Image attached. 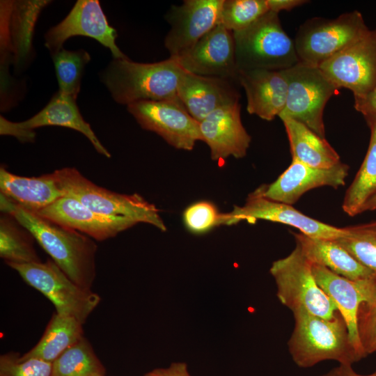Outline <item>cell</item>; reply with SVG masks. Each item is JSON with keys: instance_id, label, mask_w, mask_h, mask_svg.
<instances>
[{"instance_id": "39", "label": "cell", "mask_w": 376, "mask_h": 376, "mask_svg": "<svg viewBox=\"0 0 376 376\" xmlns=\"http://www.w3.org/2000/svg\"><path fill=\"white\" fill-rule=\"evenodd\" d=\"M270 11L279 13L282 10H290L308 2L305 0H267Z\"/></svg>"}, {"instance_id": "1", "label": "cell", "mask_w": 376, "mask_h": 376, "mask_svg": "<svg viewBox=\"0 0 376 376\" xmlns=\"http://www.w3.org/2000/svg\"><path fill=\"white\" fill-rule=\"evenodd\" d=\"M1 212L13 215L75 283L91 289L97 245L91 237L28 211L0 194Z\"/></svg>"}, {"instance_id": "14", "label": "cell", "mask_w": 376, "mask_h": 376, "mask_svg": "<svg viewBox=\"0 0 376 376\" xmlns=\"http://www.w3.org/2000/svg\"><path fill=\"white\" fill-rule=\"evenodd\" d=\"M45 126H61L77 130L90 141L97 152L108 158L111 157L90 124L82 117L76 100L58 91L40 111L26 120L14 123L2 116L0 117V134L13 136L22 142L34 141L33 130Z\"/></svg>"}, {"instance_id": "8", "label": "cell", "mask_w": 376, "mask_h": 376, "mask_svg": "<svg viewBox=\"0 0 376 376\" xmlns=\"http://www.w3.org/2000/svg\"><path fill=\"white\" fill-rule=\"evenodd\" d=\"M7 265L29 285L50 300L56 313L84 324L100 301L99 295L72 281L53 261Z\"/></svg>"}, {"instance_id": "21", "label": "cell", "mask_w": 376, "mask_h": 376, "mask_svg": "<svg viewBox=\"0 0 376 376\" xmlns=\"http://www.w3.org/2000/svg\"><path fill=\"white\" fill-rule=\"evenodd\" d=\"M237 81L245 91L249 113L267 121L280 116L288 95L284 70H238Z\"/></svg>"}, {"instance_id": "11", "label": "cell", "mask_w": 376, "mask_h": 376, "mask_svg": "<svg viewBox=\"0 0 376 376\" xmlns=\"http://www.w3.org/2000/svg\"><path fill=\"white\" fill-rule=\"evenodd\" d=\"M127 109L142 128L155 132L175 148L191 150L196 141H203L199 122L180 100L139 101Z\"/></svg>"}, {"instance_id": "40", "label": "cell", "mask_w": 376, "mask_h": 376, "mask_svg": "<svg viewBox=\"0 0 376 376\" xmlns=\"http://www.w3.org/2000/svg\"><path fill=\"white\" fill-rule=\"evenodd\" d=\"M336 368L338 376H376V370L369 375H361L354 370L352 365L339 364Z\"/></svg>"}, {"instance_id": "23", "label": "cell", "mask_w": 376, "mask_h": 376, "mask_svg": "<svg viewBox=\"0 0 376 376\" xmlns=\"http://www.w3.org/2000/svg\"><path fill=\"white\" fill-rule=\"evenodd\" d=\"M0 190L1 194L15 204L34 213L65 195L53 173L38 177H24L9 172L2 166Z\"/></svg>"}, {"instance_id": "37", "label": "cell", "mask_w": 376, "mask_h": 376, "mask_svg": "<svg viewBox=\"0 0 376 376\" xmlns=\"http://www.w3.org/2000/svg\"><path fill=\"white\" fill-rule=\"evenodd\" d=\"M144 376H191L184 362H175L167 368H156Z\"/></svg>"}, {"instance_id": "22", "label": "cell", "mask_w": 376, "mask_h": 376, "mask_svg": "<svg viewBox=\"0 0 376 376\" xmlns=\"http://www.w3.org/2000/svg\"><path fill=\"white\" fill-rule=\"evenodd\" d=\"M311 268L318 285L335 304L345 322L352 344L361 357H366L357 327L358 311L363 301L359 281L345 278L317 264H311Z\"/></svg>"}, {"instance_id": "42", "label": "cell", "mask_w": 376, "mask_h": 376, "mask_svg": "<svg viewBox=\"0 0 376 376\" xmlns=\"http://www.w3.org/2000/svg\"><path fill=\"white\" fill-rule=\"evenodd\" d=\"M320 376H338L337 373L336 368H333L330 371L327 372V373H324Z\"/></svg>"}, {"instance_id": "2", "label": "cell", "mask_w": 376, "mask_h": 376, "mask_svg": "<svg viewBox=\"0 0 376 376\" xmlns=\"http://www.w3.org/2000/svg\"><path fill=\"white\" fill-rule=\"evenodd\" d=\"M292 314L294 328L288 347L292 361L299 368H311L327 360L352 366L363 359L352 344L338 311L331 319L304 310Z\"/></svg>"}, {"instance_id": "19", "label": "cell", "mask_w": 376, "mask_h": 376, "mask_svg": "<svg viewBox=\"0 0 376 376\" xmlns=\"http://www.w3.org/2000/svg\"><path fill=\"white\" fill-rule=\"evenodd\" d=\"M240 110V102L224 106L199 123L203 141L208 146L212 160L230 156L240 159L246 155L251 137L242 123Z\"/></svg>"}, {"instance_id": "20", "label": "cell", "mask_w": 376, "mask_h": 376, "mask_svg": "<svg viewBox=\"0 0 376 376\" xmlns=\"http://www.w3.org/2000/svg\"><path fill=\"white\" fill-rule=\"evenodd\" d=\"M36 214L99 241L113 237L136 224L132 221L113 219L97 214L67 194Z\"/></svg>"}, {"instance_id": "3", "label": "cell", "mask_w": 376, "mask_h": 376, "mask_svg": "<svg viewBox=\"0 0 376 376\" xmlns=\"http://www.w3.org/2000/svg\"><path fill=\"white\" fill-rule=\"evenodd\" d=\"M184 69L169 58L155 63H138L113 58L100 74L112 98L120 104L139 101L179 100L178 87Z\"/></svg>"}, {"instance_id": "30", "label": "cell", "mask_w": 376, "mask_h": 376, "mask_svg": "<svg viewBox=\"0 0 376 376\" xmlns=\"http://www.w3.org/2000/svg\"><path fill=\"white\" fill-rule=\"evenodd\" d=\"M49 1H13L17 15L13 22V62L19 65L26 61L31 49V39L36 22L43 7Z\"/></svg>"}, {"instance_id": "36", "label": "cell", "mask_w": 376, "mask_h": 376, "mask_svg": "<svg viewBox=\"0 0 376 376\" xmlns=\"http://www.w3.org/2000/svg\"><path fill=\"white\" fill-rule=\"evenodd\" d=\"M52 363L30 358L23 359L15 353L0 357V376H52Z\"/></svg>"}, {"instance_id": "25", "label": "cell", "mask_w": 376, "mask_h": 376, "mask_svg": "<svg viewBox=\"0 0 376 376\" xmlns=\"http://www.w3.org/2000/svg\"><path fill=\"white\" fill-rule=\"evenodd\" d=\"M293 161L320 169L330 168L340 162L338 153L307 126L290 118H282Z\"/></svg>"}, {"instance_id": "16", "label": "cell", "mask_w": 376, "mask_h": 376, "mask_svg": "<svg viewBox=\"0 0 376 376\" xmlns=\"http://www.w3.org/2000/svg\"><path fill=\"white\" fill-rule=\"evenodd\" d=\"M173 58L182 68L191 73L237 80L233 33L221 24L217 25L189 50Z\"/></svg>"}, {"instance_id": "24", "label": "cell", "mask_w": 376, "mask_h": 376, "mask_svg": "<svg viewBox=\"0 0 376 376\" xmlns=\"http://www.w3.org/2000/svg\"><path fill=\"white\" fill-rule=\"evenodd\" d=\"M296 245L311 264L322 265L353 281L373 277L375 274L361 264L336 240L313 238L293 233Z\"/></svg>"}, {"instance_id": "29", "label": "cell", "mask_w": 376, "mask_h": 376, "mask_svg": "<svg viewBox=\"0 0 376 376\" xmlns=\"http://www.w3.org/2000/svg\"><path fill=\"white\" fill-rule=\"evenodd\" d=\"M104 369L84 336L52 362V376H104Z\"/></svg>"}, {"instance_id": "34", "label": "cell", "mask_w": 376, "mask_h": 376, "mask_svg": "<svg viewBox=\"0 0 376 376\" xmlns=\"http://www.w3.org/2000/svg\"><path fill=\"white\" fill-rule=\"evenodd\" d=\"M268 11L267 0H224L219 24L236 32L248 27Z\"/></svg>"}, {"instance_id": "26", "label": "cell", "mask_w": 376, "mask_h": 376, "mask_svg": "<svg viewBox=\"0 0 376 376\" xmlns=\"http://www.w3.org/2000/svg\"><path fill=\"white\" fill-rule=\"evenodd\" d=\"M364 118L370 130L369 146L342 203L343 212L350 217L363 212L366 203L376 195V116Z\"/></svg>"}, {"instance_id": "43", "label": "cell", "mask_w": 376, "mask_h": 376, "mask_svg": "<svg viewBox=\"0 0 376 376\" xmlns=\"http://www.w3.org/2000/svg\"><path fill=\"white\" fill-rule=\"evenodd\" d=\"M95 376H102V375H95Z\"/></svg>"}, {"instance_id": "35", "label": "cell", "mask_w": 376, "mask_h": 376, "mask_svg": "<svg viewBox=\"0 0 376 376\" xmlns=\"http://www.w3.org/2000/svg\"><path fill=\"white\" fill-rule=\"evenodd\" d=\"M222 214L213 203L200 201L191 204L184 210L182 219L189 232L200 235L221 226Z\"/></svg>"}, {"instance_id": "38", "label": "cell", "mask_w": 376, "mask_h": 376, "mask_svg": "<svg viewBox=\"0 0 376 376\" xmlns=\"http://www.w3.org/2000/svg\"><path fill=\"white\" fill-rule=\"evenodd\" d=\"M354 108L363 117L371 115L376 116V86L365 98L354 101Z\"/></svg>"}, {"instance_id": "28", "label": "cell", "mask_w": 376, "mask_h": 376, "mask_svg": "<svg viewBox=\"0 0 376 376\" xmlns=\"http://www.w3.org/2000/svg\"><path fill=\"white\" fill-rule=\"evenodd\" d=\"M33 236L13 215L1 212L0 256L6 263L41 262L33 246Z\"/></svg>"}, {"instance_id": "10", "label": "cell", "mask_w": 376, "mask_h": 376, "mask_svg": "<svg viewBox=\"0 0 376 376\" xmlns=\"http://www.w3.org/2000/svg\"><path fill=\"white\" fill-rule=\"evenodd\" d=\"M265 220L288 225L313 238L337 240L342 237V228L315 219L301 212L292 205L265 197L259 187L249 194L242 206L235 205L233 210L222 214L221 226H231L242 221L254 223Z\"/></svg>"}, {"instance_id": "27", "label": "cell", "mask_w": 376, "mask_h": 376, "mask_svg": "<svg viewBox=\"0 0 376 376\" xmlns=\"http://www.w3.org/2000/svg\"><path fill=\"white\" fill-rule=\"evenodd\" d=\"M82 337V324L79 320L55 313L39 342L21 358H36L52 363Z\"/></svg>"}, {"instance_id": "31", "label": "cell", "mask_w": 376, "mask_h": 376, "mask_svg": "<svg viewBox=\"0 0 376 376\" xmlns=\"http://www.w3.org/2000/svg\"><path fill=\"white\" fill-rule=\"evenodd\" d=\"M58 92L75 100L80 92L83 72L91 61L84 49L69 51L62 48L52 56Z\"/></svg>"}, {"instance_id": "32", "label": "cell", "mask_w": 376, "mask_h": 376, "mask_svg": "<svg viewBox=\"0 0 376 376\" xmlns=\"http://www.w3.org/2000/svg\"><path fill=\"white\" fill-rule=\"evenodd\" d=\"M336 240L361 264L376 274V221L343 227Z\"/></svg>"}, {"instance_id": "6", "label": "cell", "mask_w": 376, "mask_h": 376, "mask_svg": "<svg viewBox=\"0 0 376 376\" xmlns=\"http://www.w3.org/2000/svg\"><path fill=\"white\" fill-rule=\"evenodd\" d=\"M370 31L362 14L354 10L334 19H307L299 26L294 42L299 61L319 67Z\"/></svg>"}, {"instance_id": "33", "label": "cell", "mask_w": 376, "mask_h": 376, "mask_svg": "<svg viewBox=\"0 0 376 376\" xmlns=\"http://www.w3.org/2000/svg\"><path fill=\"white\" fill-rule=\"evenodd\" d=\"M363 301L359 306L357 327L360 343L368 356L376 352V274L359 281Z\"/></svg>"}, {"instance_id": "13", "label": "cell", "mask_w": 376, "mask_h": 376, "mask_svg": "<svg viewBox=\"0 0 376 376\" xmlns=\"http://www.w3.org/2000/svg\"><path fill=\"white\" fill-rule=\"evenodd\" d=\"M93 38L109 49L113 58H125L116 43V30L111 26L97 0H78L68 15L45 35V45L55 54L65 42L73 36Z\"/></svg>"}, {"instance_id": "12", "label": "cell", "mask_w": 376, "mask_h": 376, "mask_svg": "<svg viewBox=\"0 0 376 376\" xmlns=\"http://www.w3.org/2000/svg\"><path fill=\"white\" fill-rule=\"evenodd\" d=\"M319 68L338 89L350 90L354 101L365 98L376 86V30H371Z\"/></svg>"}, {"instance_id": "4", "label": "cell", "mask_w": 376, "mask_h": 376, "mask_svg": "<svg viewBox=\"0 0 376 376\" xmlns=\"http://www.w3.org/2000/svg\"><path fill=\"white\" fill-rule=\"evenodd\" d=\"M53 174L65 194L97 214L113 219L148 224L162 231L166 230L159 210L139 194L108 190L95 185L75 168L56 170Z\"/></svg>"}, {"instance_id": "18", "label": "cell", "mask_w": 376, "mask_h": 376, "mask_svg": "<svg viewBox=\"0 0 376 376\" xmlns=\"http://www.w3.org/2000/svg\"><path fill=\"white\" fill-rule=\"evenodd\" d=\"M239 86L236 79L201 76L184 70L178 97L187 112L200 123L216 109L239 102Z\"/></svg>"}, {"instance_id": "7", "label": "cell", "mask_w": 376, "mask_h": 376, "mask_svg": "<svg viewBox=\"0 0 376 376\" xmlns=\"http://www.w3.org/2000/svg\"><path fill=\"white\" fill-rule=\"evenodd\" d=\"M269 273L277 297L292 312L304 310L326 319L336 315V306L318 285L311 263L297 245L287 256L272 263Z\"/></svg>"}, {"instance_id": "41", "label": "cell", "mask_w": 376, "mask_h": 376, "mask_svg": "<svg viewBox=\"0 0 376 376\" xmlns=\"http://www.w3.org/2000/svg\"><path fill=\"white\" fill-rule=\"evenodd\" d=\"M376 210V195L371 198L365 205L363 212L373 211Z\"/></svg>"}, {"instance_id": "15", "label": "cell", "mask_w": 376, "mask_h": 376, "mask_svg": "<svg viewBox=\"0 0 376 376\" xmlns=\"http://www.w3.org/2000/svg\"><path fill=\"white\" fill-rule=\"evenodd\" d=\"M224 0H185L172 5L164 18L171 29L164 38L170 57L176 58L191 48L219 24Z\"/></svg>"}, {"instance_id": "17", "label": "cell", "mask_w": 376, "mask_h": 376, "mask_svg": "<svg viewBox=\"0 0 376 376\" xmlns=\"http://www.w3.org/2000/svg\"><path fill=\"white\" fill-rule=\"evenodd\" d=\"M349 169V166L343 162L330 168L320 169L292 160L275 181L262 185L260 188L265 197L292 205L311 189L322 187L337 189L343 186Z\"/></svg>"}, {"instance_id": "9", "label": "cell", "mask_w": 376, "mask_h": 376, "mask_svg": "<svg viewBox=\"0 0 376 376\" xmlns=\"http://www.w3.org/2000/svg\"><path fill=\"white\" fill-rule=\"evenodd\" d=\"M284 72L288 95L285 108L279 117L300 122L325 138L324 110L338 88L317 66L299 61Z\"/></svg>"}, {"instance_id": "5", "label": "cell", "mask_w": 376, "mask_h": 376, "mask_svg": "<svg viewBox=\"0 0 376 376\" xmlns=\"http://www.w3.org/2000/svg\"><path fill=\"white\" fill-rule=\"evenodd\" d=\"M233 33L238 70H283L299 62L295 42L283 29L277 13L269 10Z\"/></svg>"}]
</instances>
